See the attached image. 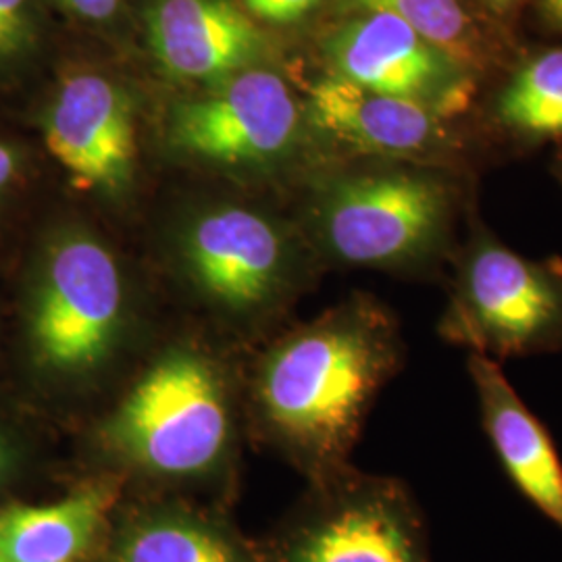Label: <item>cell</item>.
Here are the masks:
<instances>
[{
  "label": "cell",
  "mask_w": 562,
  "mask_h": 562,
  "mask_svg": "<svg viewBox=\"0 0 562 562\" xmlns=\"http://www.w3.org/2000/svg\"><path fill=\"white\" fill-rule=\"evenodd\" d=\"M401 362L394 322L357 302L283 341L262 371V408L313 469L334 473Z\"/></svg>",
  "instance_id": "1"
},
{
  "label": "cell",
  "mask_w": 562,
  "mask_h": 562,
  "mask_svg": "<svg viewBox=\"0 0 562 562\" xmlns=\"http://www.w3.org/2000/svg\"><path fill=\"white\" fill-rule=\"evenodd\" d=\"M319 236L348 265L438 271L459 246L462 169L419 165L355 173L323 190Z\"/></svg>",
  "instance_id": "2"
},
{
  "label": "cell",
  "mask_w": 562,
  "mask_h": 562,
  "mask_svg": "<svg viewBox=\"0 0 562 562\" xmlns=\"http://www.w3.org/2000/svg\"><path fill=\"white\" fill-rule=\"evenodd\" d=\"M469 225L450 259L438 336L498 362L561 352V259L525 257L477 217Z\"/></svg>",
  "instance_id": "3"
},
{
  "label": "cell",
  "mask_w": 562,
  "mask_h": 562,
  "mask_svg": "<svg viewBox=\"0 0 562 562\" xmlns=\"http://www.w3.org/2000/svg\"><path fill=\"white\" fill-rule=\"evenodd\" d=\"M113 450L153 473L188 477L222 459L229 413L211 364L192 352L162 357L104 427Z\"/></svg>",
  "instance_id": "4"
},
{
  "label": "cell",
  "mask_w": 562,
  "mask_h": 562,
  "mask_svg": "<svg viewBox=\"0 0 562 562\" xmlns=\"http://www.w3.org/2000/svg\"><path fill=\"white\" fill-rule=\"evenodd\" d=\"M123 285L101 241L71 236L44 267L32 308V344L42 364L80 373L99 367L120 338Z\"/></svg>",
  "instance_id": "5"
},
{
  "label": "cell",
  "mask_w": 562,
  "mask_h": 562,
  "mask_svg": "<svg viewBox=\"0 0 562 562\" xmlns=\"http://www.w3.org/2000/svg\"><path fill=\"white\" fill-rule=\"evenodd\" d=\"M325 55L331 76L419 102L446 120H457L477 94L480 74L383 11L346 21L325 42Z\"/></svg>",
  "instance_id": "6"
},
{
  "label": "cell",
  "mask_w": 562,
  "mask_h": 562,
  "mask_svg": "<svg viewBox=\"0 0 562 562\" xmlns=\"http://www.w3.org/2000/svg\"><path fill=\"white\" fill-rule=\"evenodd\" d=\"M302 130L301 106L285 81L267 69H244L217 81L201 101L173 109L171 142L206 161L267 162L292 150Z\"/></svg>",
  "instance_id": "7"
},
{
  "label": "cell",
  "mask_w": 562,
  "mask_h": 562,
  "mask_svg": "<svg viewBox=\"0 0 562 562\" xmlns=\"http://www.w3.org/2000/svg\"><path fill=\"white\" fill-rule=\"evenodd\" d=\"M306 109L323 136L357 153L462 169L464 144L452 120L419 102L329 74L308 88Z\"/></svg>",
  "instance_id": "8"
},
{
  "label": "cell",
  "mask_w": 562,
  "mask_h": 562,
  "mask_svg": "<svg viewBox=\"0 0 562 562\" xmlns=\"http://www.w3.org/2000/svg\"><path fill=\"white\" fill-rule=\"evenodd\" d=\"M288 562H431L419 508L401 485H340L304 522Z\"/></svg>",
  "instance_id": "9"
},
{
  "label": "cell",
  "mask_w": 562,
  "mask_h": 562,
  "mask_svg": "<svg viewBox=\"0 0 562 562\" xmlns=\"http://www.w3.org/2000/svg\"><path fill=\"white\" fill-rule=\"evenodd\" d=\"M55 161L80 190L123 188L136 161V123L127 94L97 74L63 81L44 121Z\"/></svg>",
  "instance_id": "10"
},
{
  "label": "cell",
  "mask_w": 562,
  "mask_h": 562,
  "mask_svg": "<svg viewBox=\"0 0 562 562\" xmlns=\"http://www.w3.org/2000/svg\"><path fill=\"white\" fill-rule=\"evenodd\" d=\"M483 434L508 482L562 533V459L546 423L508 382L503 362L467 355Z\"/></svg>",
  "instance_id": "11"
},
{
  "label": "cell",
  "mask_w": 562,
  "mask_h": 562,
  "mask_svg": "<svg viewBox=\"0 0 562 562\" xmlns=\"http://www.w3.org/2000/svg\"><path fill=\"white\" fill-rule=\"evenodd\" d=\"M146 36L155 59L180 80H227L267 48L265 34L232 0H155Z\"/></svg>",
  "instance_id": "12"
},
{
  "label": "cell",
  "mask_w": 562,
  "mask_h": 562,
  "mask_svg": "<svg viewBox=\"0 0 562 562\" xmlns=\"http://www.w3.org/2000/svg\"><path fill=\"white\" fill-rule=\"evenodd\" d=\"M186 255L202 290L236 308L265 301L285 267L280 232L236 206L201 217L186 240Z\"/></svg>",
  "instance_id": "13"
},
{
  "label": "cell",
  "mask_w": 562,
  "mask_h": 562,
  "mask_svg": "<svg viewBox=\"0 0 562 562\" xmlns=\"http://www.w3.org/2000/svg\"><path fill=\"white\" fill-rule=\"evenodd\" d=\"M113 494L90 485L41 506L0 510V552L11 562H80L101 531Z\"/></svg>",
  "instance_id": "14"
},
{
  "label": "cell",
  "mask_w": 562,
  "mask_h": 562,
  "mask_svg": "<svg viewBox=\"0 0 562 562\" xmlns=\"http://www.w3.org/2000/svg\"><path fill=\"white\" fill-rule=\"evenodd\" d=\"M492 117L517 140H562V48L517 65L492 102Z\"/></svg>",
  "instance_id": "15"
},
{
  "label": "cell",
  "mask_w": 562,
  "mask_h": 562,
  "mask_svg": "<svg viewBox=\"0 0 562 562\" xmlns=\"http://www.w3.org/2000/svg\"><path fill=\"white\" fill-rule=\"evenodd\" d=\"M362 11H383L408 23L427 41L480 74L487 44L464 0H352Z\"/></svg>",
  "instance_id": "16"
},
{
  "label": "cell",
  "mask_w": 562,
  "mask_h": 562,
  "mask_svg": "<svg viewBox=\"0 0 562 562\" xmlns=\"http://www.w3.org/2000/svg\"><path fill=\"white\" fill-rule=\"evenodd\" d=\"M117 562H246L217 531L186 519H155L130 529Z\"/></svg>",
  "instance_id": "17"
},
{
  "label": "cell",
  "mask_w": 562,
  "mask_h": 562,
  "mask_svg": "<svg viewBox=\"0 0 562 562\" xmlns=\"http://www.w3.org/2000/svg\"><path fill=\"white\" fill-rule=\"evenodd\" d=\"M27 0H0V55L15 53L27 38Z\"/></svg>",
  "instance_id": "18"
},
{
  "label": "cell",
  "mask_w": 562,
  "mask_h": 562,
  "mask_svg": "<svg viewBox=\"0 0 562 562\" xmlns=\"http://www.w3.org/2000/svg\"><path fill=\"white\" fill-rule=\"evenodd\" d=\"M248 11L271 23H292L311 13L319 0H244Z\"/></svg>",
  "instance_id": "19"
},
{
  "label": "cell",
  "mask_w": 562,
  "mask_h": 562,
  "mask_svg": "<svg viewBox=\"0 0 562 562\" xmlns=\"http://www.w3.org/2000/svg\"><path fill=\"white\" fill-rule=\"evenodd\" d=\"M63 7L74 11L83 20H109L117 9L121 0H59Z\"/></svg>",
  "instance_id": "20"
},
{
  "label": "cell",
  "mask_w": 562,
  "mask_h": 562,
  "mask_svg": "<svg viewBox=\"0 0 562 562\" xmlns=\"http://www.w3.org/2000/svg\"><path fill=\"white\" fill-rule=\"evenodd\" d=\"M18 173V155L13 148L0 144V192L13 181Z\"/></svg>",
  "instance_id": "21"
},
{
  "label": "cell",
  "mask_w": 562,
  "mask_h": 562,
  "mask_svg": "<svg viewBox=\"0 0 562 562\" xmlns=\"http://www.w3.org/2000/svg\"><path fill=\"white\" fill-rule=\"evenodd\" d=\"M540 13L554 30L562 32V0H538Z\"/></svg>",
  "instance_id": "22"
},
{
  "label": "cell",
  "mask_w": 562,
  "mask_h": 562,
  "mask_svg": "<svg viewBox=\"0 0 562 562\" xmlns=\"http://www.w3.org/2000/svg\"><path fill=\"white\" fill-rule=\"evenodd\" d=\"M485 2H487L492 9L506 13V11H513L521 0H485Z\"/></svg>",
  "instance_id": "23"
},
{
  "label": "cell",
  "mask_w": 562,
  "mask_h": 562,
  "mask_svg": "<svg viewBox=\"0 0 562 562\" xmlns=\"http://www.w3.org/2000/svg\"><path fill=\"white\" fill-rule=\"evenodd\" d=\"M7 464H9V459H7V450H4V442L0 440V480H2V475H4V469H7Z\"/></svg>",
  "instance_id": "24"
},
{
  "label": "cell",
  "mask_w": 562,
  "mask_h": 562,
  "mask_svg": "<svg viewBox=\"0 0 562 562\" xmlns=\"http://www.w3.org/2000/svg\"><path fill=\"white\" fill-rule=\"evenodd\" d=\"M559 178H561V180H562V157H561V161H559Z\"/></svg>",
  "instance_id": "25"
},
{
  "label": "cell",
  "mask_w": 562,
  "mask_h": 562,
  "mask_svg": "<svg viewBox=\"0 0 562 562\" xmlns=\"http://www.w3.org/2000/svg\"><path fill=\"white\" fill-rule=\"evenodd\" d=\"M0 562H11V561H9V559H7V557H4V554H2V552H0Z\"/></svg>",
  "instance_id": "26"
}]
</instances>
